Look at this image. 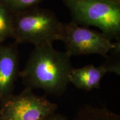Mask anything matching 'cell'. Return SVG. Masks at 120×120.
<instances>
[{
  "label": "cell",
  "mask_w": 120,
  "mask_h": 120,
  "mask_svg": "<svg viewBox=\"0 0 120 120\" xmlns=\"http://www.w3.org/2000/svg\"><path fill=\"white\" fill-rule=\"evenodd\" d=\"M19 72V57L16 47L0 43V103L13 94Z\"/></svg>",
  "instance_id": "cell-6"
},
{
  "label": "cell",
  "mask_w": 120,
  "mask_h": 120,
  "mask_svg": "<svg viewBox=\"0 0 120 120\" xmlns=\"http://www.w3.org/2000/svg\"><path fill=\"white\" fill-rule=\"evenodd\" d=\"M58 106L45 96L25 87L0 103V120H46L56 112Z\"/></svg>",
  "instance_id": "cell-4"
},
{
  "label": "cell",
  "mask_w": 120,
  "mask_h": 120,
  "mask_svg": "<svg viewBox=\"0 0 120 120\" xmlns=\"http://www.w3.org/2000/svg\"><path fill=\"white\" fill-rule=\"evenodd\" d=\"M103 66L107 70V73H114L117 75H120V64L119 61H112L111 62H106L103 64Z\"/></svg>",
  "instance_id": "cell-11"
},
{
  "label": "cell",
  "mask_w": 120,
  "mask_h": 120,
  "mask_svg": "<svg viewBox=\"0 0 120 120\" xmlns=\"http://www.w3.org/2000/svg\"><path fill=\"white\" fill-rule=\"evenodd\" d=\"M46 120H68V119L64 115L56 112Z\"/></svg>",
  "instance_id": "cell-12"
},
{
  "label": "cell",
  "mask_w": 120,
  "mask_h": 120,
  "mask_svg": "<svg viewBox=\"0 0 120 120\" xmlns=\"http://www.w3.org/2000/svg\"><path fill=\"white\" fill-rule=\"evenodd\" d=\"M13 14L4 0H0V43L13 38Z\"/></svg>",
  "instance_id": "cell-9"
},
{
  "label": "cell",
  "mask_w": 120,
  "mask_h": 120,
  "mask_svg": "<svg viewBox=\"0 0 120 120\" xmlns=\"http://www.w3.org/2000/svg\"><path fill=\"white\" fill-rule=\"evenodd\" d=\"M62 23L49 9L37 6L13 14V39L17 43L36 46L60 40Z\"/></svg>",
  "instance_id": "cell-2"
},
{
  "label": "cell",
  "mask_w": 120,
  "mask_h": 120,
  "mask_svg": "<svg viewBox=\"0 0 120 120\" xmlns=\"http://www.w3.org/2000/svg\"><path fill=\"white\" fill-rule=\"evenodd\" d=\"M60 40L71 57L97 54L106 57L115 46L101 32L81 27L72 21L62 23Z\"/></svg>",
  "instance_id": "cell-5"
},
{
  "label": "cell",
  "mask_w": 120,
  "mask_h": 120,
  "mask_svg": "<svg viewBox=\"0 0 120 120\" xmlns=\"http://www.w3.org/2000/svg\"><path fill=\"white\" fill-rule=\"evenodd\" d=\"M72 68L71 56L66 51L56 50L53 45L36 46L19 77L26 88L60 96L66 91Z\"/></svg>",
  "instance_id": "cell-1"
},
{
  "label": "cell",
  "mask_w": 120,
  "mask_h": 120,
  "mask_svg": "<svg viewBox=\"0 0 120 120\" xmlns=\"http://www.w3.org/2000/svg\"><path fill=\"white\" fill-rule=\"evenodd\" d=\"M109 1H112V2L117 3V4H120V0H109Z\"/></svg>",
  "instance_id": "cell-13"
},
{
  "label": "cell",
  "mask_w": 120,
  "mask_h": 120,
  "mask_svg": "<svg viewBox=\"0 0 120 120\" xmlns=\"http://www.w3.org/2000/svg\"><path fill=\"white\" fill-rule=\"evenodd\" d=\"M43 0H4L12 13L27 10L37 6Z\"/></svg>",
  "instance_id": "cell-10"
},
{
  "label": "cell",
  "mask_w": 120,
  "mask_h": 120,
  "mask_svg": "<svg viewBox=\"0 0 120 120\" xmlns=\"http://www.w3.org/2000/svg\"><path fill=\"white\" fill-rule=\"evenodd\" d=\"M73 120H120V116L104 106L87 105L79 109Z\"/></svg>",
  "instance_id": "cell-8"
},
{
  "label": "cell",
  "mask_w": 120,
  "mask_h": 120,
  "mask_svg": "<svg viewBox=\"0 0 120 120\" xmlns=\"http://www.w3.org/2000/svg\"><path fill=\"white\" fill-rule=\"evenodd\" d=\"M107 73L103 64L99 66L88 64L79 68L73 67L69 76V82L77 89L83 91L99 89L101 79Z\"/></svg>",
  "instance_id": "cell-7"
},
{
  "label": "cell",
  "mask_w": 120,
  "mask_h": 120,
  "mask_svg": "<svg viewBox=\"0 0 120 120\" xmlns=\"http://www.w3.org/2000/svg\"><path fill=\"white\" fill-rule=\"evenodd\" d=\"M72 21L97 27L109 40L120 41V4L109 0H64Z\"/></svg>",
  "instance_id": "cell-3"
}]
</instances>
